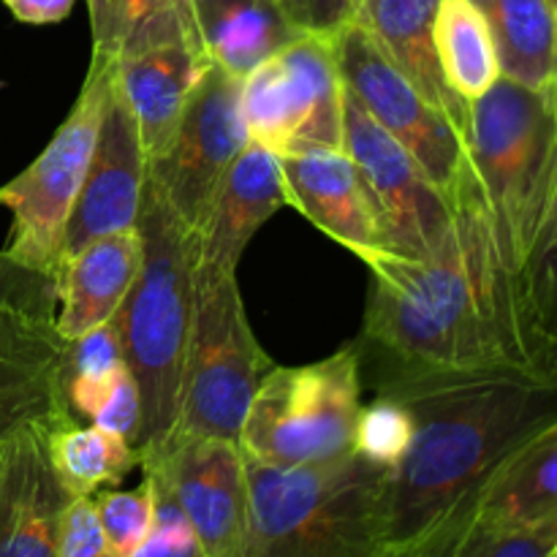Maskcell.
<instances>
[{"label": "cell", "mask_w": 557, "mask_h": 557, "mask_svg": "<svg viewBox=\"0 0 557 557\" xmlns=\"http://www.w3.org/2000/svg\"><path fill=\"white\" fill-rule=\"evenodd\" d=\"M451 223L428 256L384 253L370 270L362 362L379 379L493 362L557 364L533 341L490 237L473 169L449 199Z\"/></svg>", "instance_id": "obj_1"}, {"label": "cell", "mask_w": 557, "mask_h": 557, "mask_svg": "<svg viewBox=\"0 0 557 557\" xmlns=\"http://www.w3.org/2000/svg\"><path fill=\"white\" fill-rule=\"evenodd\" d=\"M413 435L384 493L386 544L406 542L476 498L484 484L557 424V364L493 362L379 379Z\"/></svg>", "instance_id": "obj_2"}, {"label": "cell", "mask_w": 557, "mask_h": 557, "mask_svg": "<svg viewBox=\"0 0 557 557\" xmlns=\"http://www.w3.org/2000/svg\"><path fill=\"white\" fill-rule=\"evenodd\" d=\"M466 141L495 256L520 302L522 270L557 194V74L544 87L500 76L471 103Z\"/></svg>", "instance_id": "obj_3"}, {"label": "cell", "mask_w": 557, "mask_h": 557, "mask_svg": "<svg viewBox=\"0 0 557 557\" xmlns=\"http://www.w3.org/2000/svg\"><path fill=\"white\" fill-rule=\"evenodd\" d=\"M136 228L145 239V259L114 324L125 364L139 386L141 428L136 451L141 460L166 444L180 422L194 324L196 237L169 210L150 180L145 183Z\"/></svg>", "instance_id": "obj_4"}, {"label": "cell", "mask_w": 557, "mask_h": 557, "mask_svg": "<svg viewBox=\"0 0 557 557\" xmlns=\"http://www.w3.org/2000/svg\"><path fill=\"white\" fill-rule=\"evenodd\" d=\"M245 473L248 528L239 557H375L384 547L389 471L357 451L302 468L245 457Z\"/></svg>", "instance_id": "obj_5"}, {"label": "cell", "mask_w": 557, "mask_h": 557, "mask_svg": "<svg viewBox=\"0 0 557 557\" xmlns=\"http://www.w3.org/2000/svg\"><path fill=\"white\" fill-rule=\"evenodd\" d=\"M362 406L357 343L319 362L272 364L250 400L237 444L245 457L275 468L337 462L354 455Z\"/></svg>", "instance_id": "obj_6"}, {"label": "cell", "mask_w": 557, "mask_h": 557, "mask_svg": "<svg viewBox=\"0 0 557 557\" xmlns=\"http://www.w3.org/2000/svg\"><path fill=\"white\" fill-rule=\"evenodd\" d=\"M270 370L272 359L245 313L237 270L196 264L180 433L239 441L250 400Z\"/></svg>", "instance_id": "obj_7"}, {"label": "cell", "mask_w": 557, "mask_h": 557, "mask_svg": "<svg viewBox=\"0 0 557 557\" xmlns=\"http://www.w3.org/2000/svg\"><path fill=\"white\" fill-rule=\"evenodd\" d=\"M109 79L112 65L90 63L69 117L41 156L0 188V205L11 210V237L0 259L52 283L60 270L65 226L96 150Z\"/></svg>", "instance_id": "obj_8"}, {"label": "cell", "mask_w": 557, "mask_h": 557, "mask_svg": "<svg viewBox=\"0 0 557 557\" xmlns=\"http://www.w3.org/2000/svg\"><path fill=\"white\" fill-rule=\"evenodd\" d=\"M54 283L0 259V441L38 419L71 413L69 341L52 310Z\"/></svg>", "instance_id": "obj_9"}, {"label": "cell", "mask_w": 557, "mask_h": 557, "mask_svg": "<svg viewBox=\"0 0 557 557\" xmlns=\"http://www.w3.org/2000/svg\"><path fill=\"white\" fill-rule=\"evenodd\" d=\"M335 52L346 90L392 139L411 152L435 188L451 199L471 172L466 134L449 114L428 101L359 25L348 22L337 33Z\"/></svg>", "instance_id": "obj_10"}, {"label": "cell", "mask_w": 557, "mask_h": 557, "mask_svg": "<svg viewBox=\"0 0 557 557\" xmlns=\"http://www.w3.org/2000/svg\"><path fill=\"white\" fill-rule=\"evenodd\" d=\"M248 141L243 79L212 63L196 82L166 152L147 163V180L194 237Z\"/></svg>", "instance_id": "obj_11"}, {"label": "cell", "mask_w": 557, "mask_h": 557, "mask_svg": "<svg viewBox=\"0 0 557 557\" xmlns=\"http://www.w3.org/2000/svg\"><path fill=\"white\" fill-rule=\"evenodd\" d=\"M210 65L190 0L158 11L117 54L112 76L134 114L147 163L166 152L185 103Z\"/></svg>", "instance_id": "obj_12"}, {"label": "cell", "mask_w": 557, "mask_h": 557, "mask_svg": "<svg viewBox=\"0 0 557 557\" xmlns=\"http://www.w3.org/2000/svg\"><path fill=\"white\" fill-rule=\"evenodd\" d=\"M145 476L174 500L210 557H239L248 528V473L237 441L172 433L139 460Z\"/></svg>", "instance_id": "obj_13"}, {"label": "cell", "mask_w": 557, "mask_h": 557, "mask_svg": "<svg viewBox=\"0 0 557 557\" xmlns=\"http://www.w3.org/2000/svg\"><path fill=\"white\" fill-rule=\"evenodd\" d=\"M343 150L351 156L368 185L389 253L417 259L438 248L451 223L449 199L435 188L411 152L392 139L348 90L343 107Z\"/></svg>", "instance_id": "obj_14"}, {"label": "cell", "mask_w": 557, "mask_h": 557, "mask_svg": "<svg viewBox=\"0 0 557 557\" xmlns=\"http://www.w3.org/2000/svg\"><path fill=\"white\" fill-rule=\"evenodd\" d=\"M145 183L147 156L139 128L112 76L90 169L65 226L60 264L90 239L136 228Z\"/></svg>", "instance_id": "obj_15"}, {"label": "cell", "mask_w": 557, "mask_h": 557, "mask_svg": "<svg viewBox=\"0 0 557 557\" xmlns=\"http://www.w3.org/2000/svg\"><path fill=\"white\" fill-rule=\"evenodd\" d=\"M65 417L27 422L0 441V557L58 555L71 495L52 466L49 430Z\"/></svg>", "instance_id": "obj_16"}, {"label": "cell", "mask_w": 557, "mask_h": 557, "mask_svg": "<svg viewBox=\"0 0 557 557\" xmlns=\"http://www.w3.org/2000/svg\"><path fill=\"white\" fill-rule=\"evenodd\" d=\"M277 158L286 180L288 207L302 212L364 267L389 253L368 185L343 147H302Z\"/></svg>", "instance_id": "obj_17"}, {"label": "cell", "mask_w": 557, "mask_h": 557, "mask_svg": "<svg viewBox=\"0 0 557 557\" xmlns=\"http://www.w3.org/2000/svg\"><path fill=\"white\" fill-rule=\"evenodd\" d=\"M288 207L281 158L259 141H248L228 166L205 223L196 232V264L237 270L253 234Z\"/></svg>", "instance_id": "obj_18"}, {"label": "cell", "mask_w": 557, "mask_h": 557, "mask_svg": "<svg viewBox=\"0 0 557 557\" xmlns=\"http://www.w3.org/2000/svg\"><path fill=\"white\" fill-rule=\"evenodd\" d=\"M141 259L145 239L139 228L90 239L69 256L54 275L60 335L71 343L112 321L139 277Z\"/></svg>", "instance_id": "obj_19"}, {"label": "cell", "mask_w": 557, "mask_h": 557, "mask_svg": "<svg viewBox=\"0 0 557 557\" xmlns=\"http://www.w3.org/2000/svg\"><path fill=\"white\" fill-rule=\"evenodd\" d=\"M438 5L441 0H359L351 22L384 49L386 58L428 96L433 107L449 114L451 123L468 134L471 103L446 85L435 52Z\"/></svg>", "instance_id": "obj_20"}, {"label": "cell", "mask_w": 557, "mask_h": 557, "mask_svg": "<svg viewBox=\"0 0 557 557\" xmlns=\"http://www.w3.org/2000/svg\"><path fill=\"white\" fill-rule=\"evenodd\" d=\"M292 107V150L343 147L346 85L337 65L335 36L299 33L277 52ZM288 150V152H292Z\"/></svg>", "instance_id": "obj_21"}, {"label": "cell", "mask_w": 557, "mask_h": 557, "mask_svg": "<svg viewBox=\"0 0 557 557\" xmlns=\"http://www.w3.org/2000/svg\"><path fill=\"white\" fill-rule=\"evenodd\" d=\"M479 498V495H476ZM476 498L455 506L406 542L381 547L375 557H553L557 517L539 525H498L479 511Z\"/></svg>", "instance_id": "obj_22"}, {"label": "cell", "mask_w": 557, "mask_h": 557, "mask_svg": "<svg viewBox=\"0 0 557 557\" xmlns=\"http://www.w3.org/2000/svg\"><path fill=\"white\" fill-rule=\"evenodd\" d=\"M190 9L212 63L239 79L302 33L277 0H190Z\"/></svg>", "instance_id": "obj_23"}, {"label": "cell", "mask_w": 557, "mask_h": 557, "mask_svg": "<svg viewBox=\"0 0 557 557\" xmlns=\"http://www.w3.org/2000/svg\"><path fill=\"white\" fill-rule=\"evenodd\" d=\"M476 506L498 525H539L557 517V424L484 484Z\"/></svg>", "instance_id": "obj_24"}, {"label": "cell", "mask_w": 557, "mask_h": 557, "mask_svg": "<svg viewBox=\"0 0 557 557\" xmlns=\"http://www.w3.org/2000/svg\"><path fill=\"white\" fill-rule=\"evenodd\" d=\"M493 30L500 76L544 87L557 69V11L549 0H476Z\"/></svg>", "instance_id": "obj_25"}, {"label": "cell", "mask_w": 557, "mask_h": 557, "mask_svg": "<svg viewBox=\"0 0 557 557\" xmlns=\"http://www.w3.org/2000/svg\"><path fill=\"white\" fill-rule=\"evenodd\" d=\"M435 52L446 85L466 103L482 98L500 79L493 30L476 0H441Z\"/></svg>", "instance_id": "obj_26"}, {"label": "cell", "mask_w": 557, "mask_h": 557, "mask_svg": "<svg viewBox=\"0 0 557 557\" xmlns=\"http://www.w3.org/2000/svg\"><path fill=\"white\" fill-rule=\"evenodd\" d=\"M49 455L71 498H92L101 490L117 487L134 468H139V451L134 444L96 424L82 428L76 417L52 424Z\"/></svg>", "instance_id": "obj_27"}, {"label": "cell", "mask_w": 557, "mask_h": 557, "mask_svg": "<svg viewBox=\"0 0 557 557\" xmlns=\"http://www.w3.org/2000/svg\"><path fill=\"white\" fill-rule=\"evenodd\" d=\"M125 368L128 364L114 319L71 341L65 364V400L71 413L92 419Z\"/></svg>", "instance_id": "obj_28"}, {"label": "cell", "mask_w": 557, "mask_h": 557, "mask_svg": "<svg viewBox=\"0 0 557 557\" xmlns=\"http://www.w3.org/2000/svg\"><path fill=\"white\" fill-rule=\"evenodd\" d=\"M520 308L539 348L557 359V194L522 270Z\"/></svg>", "instance_id": "obj_29"}, {"label": "cell", "mask_w": 557, "mask_h": 557, "mask_svg": "<svg viewBox=\"0 0 557 557\" xmlns=\"http://www.w3.org/2000/svg\"><path fill=\"white\" fill-rule=\"evenodd\" d=\"M96 498L98 522L112 557H131L147 542L156 522V490L141 476L134 490H101Z\"/></svg>", "instance_id": "obj_30"}, {"label": "cell", "mask_w": 557, "mask_h": 557, "mask_svg": "<svg viewBox=\"0 0 557 557\" xmlns=\"http://www.w3.org/2000/svg\"><path fill=\"white\" fill-rule=\"evenodd\" d=\"M413 435V422L403 403L386 392H375L373 400L362 406L357 422V444L354 451L373 466L395 471L408 451Z\"/></svg>", "instance_id": "obj_31"}, {"label": "cell", "mask_w": 557, "mask_h": 557, "mask_svg": "<svg viewBox=\"0 0 557 557\" xmlns=\"http://www.w3.org/2000/svg\"><path fill=\"white\" fill-rule=\"evenodd\" d=\"M177 0H87L92 33L90 63L112 65L128 38L158 11L169 9Z\"/></svg>", "instance_id": "obj_32"}, {"label": "cell", "mask_w": 557, "mask_h": 557, "mask_svg": "<svg viewBox=\"0 0 557 557\" xmlns=\"http://www.w3.org/2000/svg\"><path fill=\"white\" fill-rule=\"evenodd\" d=\"M152 490H156V522L147 542L131 557H210L174 500L163 490H158L156 482H152Z\"/></svg>", "instance_id": "obj_33"}, {"label": "cell", "mask_w": 557, "mask_h": 557, "mask_svg": "<svg viewBox=\"0 0 557 557\" xmlns=\"http://www.w3.org/2000/svg\"><path fill=\"white\" fill-rule=\"evenodd\" d=\"M54 557H112L98 522L96 498H71L65 506Z\"/></svg>", "instance_id": "obj_34"}, {"label": "cell", "mask_w": 557, "mask_h": 557, "mask_svg": "<svg viewBox=\"0 0 557 557\" xmlns=\"http://www.w3.org/2000/svg\"><path fill=\"white\" fill-rule=\"evenodd\" d=\"M90 422L96 424V428L120 435V438H125L128 444L136 446L141 428V397L139 386H136L128 368L117 375L114 386L109 389L107 400H103L101 408L92 413Z\"/></svg>", "instance_id": "obj_35"}, {"label": "cell", "mask_w": 557, "mask_h": 557, "mask_svg": "<svg viewBox=\"0 0 557 557\" xmlns=\"http://www.w3.org/2000/svg\"><path fill=\"white\" fill-rule=\"evenodd\" d=\"M302 33L337 36L351 22L359 0H277Z\"/></svg>", "instance_id": "obj_36"}, {"label": "cell", "mask_w": 557, "mask_h": 557, "mask_svg": "<svg viewBox=\"0 0 557 557\" xmlns=\"http://www.w3.org/2000/svg\"><path fill=\"white\" fill-rule=\"evenodd\" d=\"M3 3L14 20L27 25H52L65 20L74 9V0H3Z\"/></svg>", "instance_id": "obj_37"}, {"label": "cell", "mask_w": 557, "mask_h": 557, "mask_svg": "<svg viewBox=\"0 0 557 557\" xmlns=\"http://www.w3.org/2000/svg\"><path fill=\"white\" fill-rule=\"evenodd\" d=\"M549 3H553V5H555V11H557V0H549Z\"/></svg>", "instance_id": "obj_38"}, {"label": "cell", "mask_w": 557, "mask_h": 557, "mask_svg": "<svg viewBox=\"0 0 557 557\" xmlns=\"http://www.w3.org/2000/svg\"><path fill=\"white\" fill-rule=\"evenodd\" d=\"M553 557H557V549H555V555H553Z\"/></svg>", "instance_id": "obj_39"}, {"label": "cell", "mask_w": 557, "mask_h": 557, "mask_svg": "<svg viewBox=\"0 0 557 557\" xmlns=\"http://www.w3.org/2000/svg\"><path fill=\"white\" fill-rule=\"evenodd\" d=\"M555 74H557V69H555Z\"/></svg>", "instance_id": "obj_40"}]
</instances>
